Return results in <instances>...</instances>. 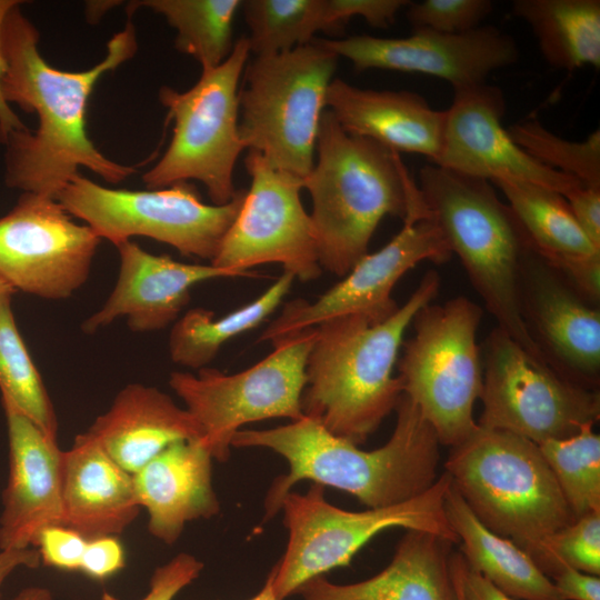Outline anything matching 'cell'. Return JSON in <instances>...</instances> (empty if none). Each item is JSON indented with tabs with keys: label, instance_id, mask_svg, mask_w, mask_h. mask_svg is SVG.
Masks as SVG:
<instances>
[{
	"label": "cell",
	"instance_id": "13",
	"mask_svg": "<svg viewBox=\"0 0 600 600\" xmlns=\"http://www.w3.org/2000/svg\"><path fill=\"white\" fill-rule=\"evenodd\" d=\"M480 427L536 444L577 434L600 418L599 389L578 384L496 327L484 342Z\"/></svg>",
	"mask_w": 600,
	"mask_h": 600
},
{
	"label": "cell",
	"instance_id": "44",
	"mask_svg": "<svg viewBox=\"0 0 600 600\" xmlns=\"http://www.w3.org/2000/svg\"><path fill=\"white\" fill-rule=\"evenodd\" d=\"M553 584L563 600H600V578L566 567Z\"/></svg>",
	"mask_w": 600,
	"mask_h": 600
},
{
	"label": "cell",
	"instance_id": "23",
	"mask_svg": "<svg viewBox=\"0 0 600 600\" xmlns=\"http://www.w3.org/2000/svg\"><path fill=\"white\" fill-rule=\"evenodd\" d=\"M326 108L348 132L371 139L396 152L438 158L443 139L446 111L434 110L410 91L360 89L333 79Z\"/></svg>",
	"mask_w": 600,
	"mask_h": 600
},
{
	"label": "cell",
	"instance_id": "10",
	"mask_svg": "<svg viewBox=\"0 0 600 600\" xmlns=\"http://www.w3.org/2000/svg\"><path fill=\"white\" fill-rule=\"evenodd\" d=\"M481 317V308L467 297L422 307L398 362L403 394L419 408L440 444L450 448L478 428L473 406L483 386L477 343Z\"/></svg>",
	"mask_w": 600,
	"mask_h": 600
},
{
	"label": "cell",
	"instance_id": "4",
	"mask_svg": "<svg viewBox=\"0 0 600 600\" xmlns=\"http://www.w3.org/2000/svg\"><path fill=\"white\" fill-rule=\"evenodd\" d=\"M317 161L302 179L322 269L344 277L368 253L386 216L402 220L423 200L398 152L346 131L324 110L317 137Z\"/></svg>",
	"mask_w": 600,
	"mask_h": 600
},
{
	"label": "cell",
	"instance_id": "15",
	"mask_svg": "<svg viewBox=\"0 0 600 600\" xmlns=\"http://www.w3.org/2000/svg\"><path fill=\"white\" fill-rule=\"evenodd\" d=\"M100 241L54 198L23 192L0 218V280L14 292L68 299L88 280Z\"/></svg>",
	"mask_w": 600,
	"mask_h": 600
},
{
	"label": "cell",
	"instance_id": "2",
	"mask_svg": "<svg viewBox=\"0 0 600 600\" xmlns=\"http://www.w3.org/2000/svg\"><path fill=\"white\" fill-rule=\"evenodd\" d=\"M394 411L390 439L371 451L307 417L272 429H241L231 444L267 448L287 460L288 472L278 477L267 493L268 518L280 511L283 498L302 480L346 491L369 509L389 507L427 491L437 480L440 459L433 428L406 394Z\"/></svg>",
	"mask_w": 600,
	"mask_h": 600
},
{
	"label": "cell",
	"instance_id": "18",
	"mask_svg": "<svg viewBox=\"0 0 600 600\" xmlns=\"http://www.w3.org/2000/svg\"><path fill=\"white\" fill-rule=\"evenodd\" d=\"M452 89V103L444 110L442 146L433 164L490 182H528L562 196L583 186L542 166L510 138L501 123L506 101L498 87L486 82Z\"/></svg>",
	"mask_w": 600,
	"mask_h": 600
},
{
	"label": "cell",
	"instance_id": "48",
	"mask_svg": "<svg viewBox=\"0 0 600 600\" xmlns=\"http://www.w3.org/2000/svg\"><path fill=\"white\" fill-rule=\"evenodd\" d=\"M250 600H278L272 590L270 576H268L262 589Z\"/></svg>",
	"mask_w": 600,
	"mask_h": 600
},
{
	"label": "cell",
	"instance_id": "19",
	"mask_svg": "<svg viewBox=\"0 0 600 600\" xmlns=\"http://www.w3.org/2000/svg\"><path fill=\"white\" fill-rule=\"evenodd\" d=\"M521 314L546 362L567 379L598 389L600 309L583 299L531 247L519 270Z\"/></svg>",
	"mask_w": 600,
	"mask_h": 600
},
{
	"label": "cell",
	"instance_id": "37",
	"mask_svg": "<svg viewBox=\"0 0 600 600\" xmlns=\"http://www.w3.org/2000/svg\"><path fill=\"white\" fill-rule=\"evenodd\" d=\"M492 9L489 0H424L410 2L407 19L413 30L456 34L480 27Z\"/></svg>",
	"mask_w": 600,
	"mask_h": 600
},
{
	"label": "cell",
	"instance_id": "32",
	"mask_svg": "<svg viewBox=\"0 0 600 600\" xmlns=\"http://www.w3.org/2000/svg\"><path fill=\"white\" fill-rule=\"evenodd\" d=\"M250 30V53L269 56L310 43L319 31L337 33L341 26L329 0H243Z\"/></svg>",
	"mask_w": 600,
	"mask_h": 600
},
{
	"label": "cell",
	"instance_id": "30",
	"mask_svg": "<svg viewBox=\"0 0 600 600\" xmlns=\"http://www.w3.org/2000/svg\"><path fill=\"white\" fill-rule=\"evenodd\" d=\"M491 183L502 191L530 247L548 264L567 258L600 254L582 232L561 193L517 180Z\"/></svg>",
	"mask_w": 600,
	"mask_h": 600
},
{
	"label": "cell",
	"instance_id": "36",
	"mask_svg": "<svg viewBox=\"0 0 600 600\" xmlns=\"http://www.w3.org/2000/svg\"><path fill=\"white\" fill-rule=\"evenodd\" d=\"M528 556L550 580L566 567L599 576L600 511L579 517L549 534Z\"/></svg>",
	"mask_w": 600,
	"mask_h": 600
},
{
	"label": "cell",
	"instance_id": "14",
	"mask_svg": "<svg viewBox=\"0 0 600 600\" xmlns=\"http://www.w3.org/2000/svg\"><path fill=\"white\" fill-rule=\"evenodd\" d=\"M244 166L250 188L210 263L247 276L256 266L279 263L294 279L316 280L322 268L311 218L300 197L302 179L274 169L252 150Z\"/></svg>",
	"mask_w": 600,
	"mask_h": 600
},
{
	"label": "cell",
	"instance_id": "21",
	"mask_svg": "<svg viewBox=\"0 0 600 600\" xmlns=\"http://www.w3.org/2000/svg\"><path fill=\"white\" fill-rule=\"evenodd\" d=\"M9 478L2 493L0 550L32 547L47 527L62 526L63 451L6 400Z\"/></svg>",
	"mask_w": 600,
	"mask_h": 600
},
{
	"label": "cell",
	"instance_id": "3",
	"mask_svg": "<svg viewBox=\"0 0 600 600\" xmlns=\"http://www.w3.org/2000/svg\"><path fill=\"white\" fill-rule=\"evenodd\" d=\"M439 287V274L429 270L408 300L383 321L343 316L316 326L301 397L304 417L337 437L363 443L403 393L399 377H393L403 336Z\"/></svg>",
	"mask_w": 600,
	"mask_h": 600
},
{
	"label": "cell",
	"instance_id": "50",
	"mask_svg": "<svg viewBox=\"0 0 600 600\" xmlns=\"http://www.w3.org/2000/svg\"><path fill=\"white\" fill-rule=\"evenodd\" d=\"M450 566H451V564H450ZM451 572H452L453 579H454V581H456V583H457V588H458V592H459V599L461 600V596H460V591H459L458 581H457V578H456V576H454L452 569H451Z\"/></svg>",
	"mask_w": 600,
	"mask_h": 600
},
{
	"label": "cell",
	"instance_id": "6",
	"mask_svg": "<svg viewBox=\"0 0 600 600\" xmlns=\"http://www.w3.org/2000/svg\"><path fill=\"white\" fill-rule=\"evenodd\" d=\"M444 468L478 520L527 553L576 520L539 446L518 434L478 424Z\"/></svg>",
	"mask_w": 600,
	"mask_h": 600
},
{
	"label": "cell",
	"instance_id": "47",
	"mask_svg": "<svg viewBox=\"0 0 600 600\" xmlns=\"http://www.w3.org/2000/svg\"><path fill=\"white\" fill-rule=\"evenodd\" d=\"M10 600H52V594L44 587H28Z\"/></svg>",
	"mask_w": 600,
	"mask_h": 600
},
{
	"label": "cell",
	"instance_id": "34",
	"mask_svg": "<svg viewBox=\"0 0 600 600\" xmlns=\"http://www.w3.org/2000/svg\"><path fill=\"white\" fill-rule=\"evenodd\" d=\"M592 428L539 444L576 519L600 511V436Z\"/></svg>",
	"mask_w": 600,
	"mask_h": 600
},
{
	"label": "cell",
	"instance_id": "27",
	"mask_svg": "<svg viewBox=\"0 0 600 600\" xmlns=\"http://www.w3.org/2000/svg\"><path fill=\"white\" fill-rule=\"evenodd\" d=\"M444 511L471 570L512 599L563 600L527 552L478 520L452 481L444 496Z\"/></svg>",
	"mask_w": 600,
	"mask_h": 600
},
{
	"label": "cell",
	"instance_id": "28",
	"mask_svg": "<svg viewBox=\"0 0 600 600\" xmlns=\"http://www.w3.org/2000/svg\"><path fill=\"white\" fill-rule=\"evenodd\" d=\"M512 13L530 26L551 67H600L599 0H516Z\"/></svg>",
	"mask_w": 600,
	"mask_h": 600
},
{
	"label": "cell",
	"instance_id": "22",
	"mask_svg": "<svg viewBox=\"0 0 600 600\" xmlns=\"http://www.w3.org/2000/svg\"><path fill=\"white\" fill-rule=\"evenodd\" d=\"M212 459L200 440L178 441L132 474L139 504L148 512V530L154 538L173 544L189 521L219 512Z\"/></svg>",
	"mask_w": 600,
	"mask_h": 600
},
{
	"label": "cell",
	"instance_id": "41",
	"mask_svg": "<svg viewBox=\"0 0 600 600\" xmlns=\"http://www.w3.org/2000/svg\"><path fill=\"white\" fill-rule=\"evenodd\" d=\"M123 567L124 551L117 537L107 536L88 540L80 571L94 579H104Z\"/></svg>",
	"mask_w": 600,
	"mask_h": 600
},
{
	"label": "cell",
	"instance_id": "26",
	"mask_svg": "<svg viewBox=\"0 0 600 600\" xmlns=\"http://www.w3.org/2000/svg\"><path fill=\"white\" fill-rule=\"evenodd\" d=\"M448 539L408 530L390 563L378 574L350 584L318 577L296 593L303 600H460L450 566Z\"/></svg>",
	"mask_w": 600,
	"mask_h": 600
},
{
	"label": "cell",
	"instance_id": "16",
	"mask_svg": "<svg viewBox=\"0 0 600 600\" xmlns=\"http://www.w3.org/2000/svg\"><path fill=\"white\" fill-rule=\"evenodd\" d=\"M452 252L424 202L403 220L402 229L383 248L363 256L344 279L316 301L296 299L284 304L280 316L262 332L258 341L277 339L327 320L343 316H362L380 322L399 306L391 293L396 283L422 261L444 263Z\"/></svg>",
	"mask_w": 600,
	"mask_h": 600
},
{
	"label": "cell",
	"instance_id": "25",
	"mask_svg": "<svg viewBox=\"0 0 600 600\" xmlns=\"http://www.w3.org/2000/svg\"><path fill=\"white\" fill-rule=\"evenodd\" d=\"M86 432L131 474L170 444L202 438L186 408L158 388L142 383L123 387Z\"/></svg>",
	"mask_w": 600,
	"mask_h": 600
},
{
	"label": "cell",
	"instance_id": "8",
	"mask_svg": "<svg viewBox=\"0 0 600 600\" xmlns=\"http://www.w3.org/2000/svg\"><path fill=\"white\" fill-rule=\"evenodd\" d=\"M339 57L314 39L258 56L244 68L239 133L277 170L303 179L314 164L320 120Z\"/></svg>",
	"mask_w": 600,
	"mask_h": 600
},
{
	"label": "cell",
	"instance_id": "12",
	"mask_svg": "<svg viewBox=\"0 0 600 600\" xmlns=\"http://www.w3.org/2000/svg\"><path fill=\"white\" fill-rule=\"evenodd\" d=\"M313 339L314 327L286 334L271 342L269 356L238 373L207 367L196 374L171 372L169 386L199 424L200 442L213 459L230 458L232 439L247 423L304 418L301 397Z\"/></svg>",
	"mask_w": 600,
	"mask_h": 600
},
{
	"label": "cell",
	"instance_id": "33",
	"mask_svg": "<svg viewBox=\"0 0 600 600\" xmlns=\"http://www.w3.org/2000/svg\"><path fill=\"white\" fill-rule=\"evenodd\" d=\"M13 293L0 294L1 400L14 406L47 436L58 441V418L12 311Z\"/></svg>",
	"mask_w": 600,
	"mask_h": 600
},
{
	"label": "cell",
	"instance_id": "39",
	"mask_svg": "<svg viewBox=\"0 0 600 600\" xmlns=\"http://www.w3.org/2000/svg\"><path fill=\"white\" fill-rule=\"evenodd\" d=\"M203 563L194 556L179 553L153 571L149 591L141 600H172L182 589L196 580Z\"/></svg>",
	"mask_w": 600,
	"mask_h": 600
},
{
	"label": "cell",
	"instance_id": "35",
	"mask_svg": "<svg viewBox=\"0 0 600 600\" xmlns=\"http://www.w3.org/2000/svg\"><path fill=\"white\" fill-rule=\"evenodd\" d=\"M510 138L542 166L570 176L583 186L600 189V131L584 141L563 139L537 119L514 123L507 129Z\"/></svg>",
	"mask_w": 600,
	"mask_h": 600
},
{
	"label": "cell",
	"instance_id": "20",
	"mask_svg": "<svg viewBox=\"0 0 600 600\" xmlns=\"http://www.w3.org/2000/svg\"><path fill=\"white\" fill-rule=\"evenodd\" d=\"M119 271L104 303L81 324L93 334L118 319L133 332H152L172 326L201 282L247 274L209 264L184 263L150 253L129 240L118 244Z\"/></svg>",
	"mask_w": 600,
	"mask_h": 600
},
{
	"label": "cell",
	"instance_id": "46",
	"mask_svg": "<svg viewBox=\"0 0 600 600\" xmlns=\"http://www.w3.org/2000/svg\"><path fill=\"white\" fill-rule=\"evenodd\" d=\"M41 562L36 548L0 550V587L3 581L18 568L36 569Z\"/></svg>",
	"mask_w": 600,
	"mask_h": 600
},
{
	"label": "cell",
	"instance_id": "38",
	"mask_svg": "<svg viewBox=\"0 0 600 600\" xmlns=\"http://www.w3.org/2000/svg\"><path fill=\"white\" fill-rule=\"evenodd\" d=\"M88 539L64 526L44 528L33 547L40 553L41 562L64 570H80Z\"/></svg>",
	"mask_w": 600,
	"mask_h": 600
},
{
	"label": "cell",
	"instance_id": "7",
	"mask_svg": "<svg viewBox=\"0 0 600 600\" xmlns=\"http://www.w3.org/2000/svg\"><path fill=\"white\" fill-rule=\"evenodd\" d=\"M451 481L444 471L423 493L364 511H348L331 504L319 483H312L306 493L290 491L280 509L288 543L269 573L276 598L284 600L307 581L348 567L356 553L386 529L426 531L458 543L444 511V496Z\"/></svg>",
	"mask_w": 600,
	"mask_h": 600
},
{
	"label": "cell",
	"instance_id": "9",
	"mask_svg": "<svg viewBox=\"0 0 600 600\" xmlns=\"http://www.w3.org/2000/svg\"><path fill=\"white\" fill-rule=\"evenodd\" d=\"M250 54L247 37L234 41L218 67L202 70L188 90L163 86L160 102L173 122L172 138L160 160L143 176L148 189L197 180L212 204H226L237 193L233 169L246 149L239 133V79Z\"/></svg>",
	"mask_w": 600,
	"mask_h": 600
},
{
	"label": "cell",
	"instance_id": "17",
	"mask_svg": "<svg viewBox=\"0 0 600 600\" xmlns=\"http://www.w3.org/2000/svg\"><path fill=\"white\" fill-rule=\"evenodd\" d=\"M358 71L386 69L418 72L447 80L452 88L487 82L494 71L519 59L514 39L492 26L464 33H441L416 29L406 38L354 36L319 39Z\"/></svg>",
	"mask_w": 600,
	"mask_h": 600
},
{
	"label": "cell",
	"instance_id": "49",
	"mask_svg": "<svg viewBox=\"0 0 600 600\" xmlns=\"http://www.w3.org/2000/svg\"><path fill=\"white\" fill-rule=\"evenodd\" d=\"M8 292L14 293V291L9 286H7L3 281L0 280V294Z\"/></svg>",
	"mask_w": 600,
	"mask_h": 600
},
{
	"label": "cell",
	"instance_id": "42",
	"mask_svg": "<svg viewBox=\"0 0 600 600\" xmlns=\"http://www.w3.org/2000/svg\"><path fill=\"white\" fill-rule=\"evenodd\" d=\"M563 197L584 236L600 250V189L579 186Z\"/></svg>",
	"mask_w": 600,
	"mask_h": 600
},
{
	"label": "cell",
	"instance_id": "31",
	"mask_svg": "<svg viewBox=\"0 0 600 600\" xmlns=\"http://www.w3.org/2000/svg\"><path fill=\"white\" fill-rule=\"evenodd\" d=\"M148 8L177 30L178 51L193 57L202 70L220 66L231 53L233 21L241 0H142L127 6L128 14Z\"/></svg>",
	"mask_w": 600,
	"mask_h": 600
},
{
	"label": "cell",
	"instance_id": "24",
	"mask_svg": "<svg viewBox=\"0 0 600 600\" xmlns=\"http://www.w3.org/2000/svg\"><path fill=\"white\" fill-rule=\"evenodd\" d=\"M62 526L86 539L121 534L139 516L132 474L87 432L63 451Z\"/></svg>",
	"mask_w": 600,
	"mask_h": 600
},
{
	"label": "cell",
	"instance_id": "11",
	"mask_svg": "<svg viewBox=\"0 0 600 600\" xmlns=\"http://www.w3.org/2000/svg\"><path fill=\"white\" fill-rule=\"evenodd\" d=\"M246 191L238 190L226 204H208L189 181L149 190L111 189L78 172L56 200L114 247L132 237H146L183 256L211 262L241 209Z\"/></svg>",
	"mask_w": 600,
	"mask_h": 600
},
{
	"label": "cell",
	"instance_id": "1",
	"mask_svg": "<svg viewBox=\"0 0 600 600\" xmlns=\"http://www.w3.org/2000/svg\"><path fill=\"white\" fill-rule=\"evenodd\" d=\"M20 3L8 12L2 27L6 70L1 91L8 103L36 113L38 127L7 139L6 183L56 199L80 167L106 182L123 181L136 172L134 167L110 160L94 146L87 132L86 113L98 80L136 54L133 24L127 22L113 34L98 64L84 71H63L41 56L39 32L21 12Z\"/></svg>",
	"mask_w": 600,
	"mask_h": 600
},
{
	"label": "cell",
	"instance_id": "43",
	"mask_svg": "<svg viewBox=\"0 0 600 600\" xmlns=\"http://www.w3.org/2000/svg\"><path fill=\"white\" fill-rule=\"evenodd\" d=\"M450 564L458 581L461 600H516L471 570L460 552H452Z\"/></svg>",
	"mask_w": 600,
	"mask_h": 600
},
{
	"label": "cell",
	"instance_id": "40",
	"mask_svg": "<svg viewBox=\"0 0 600 600\" xmlns=\"http://www.w3.org/2000/svg\"><path fill=\"white\" fill-rule=\"evenodd\" d=\"M332 12L343 27L353 17L363 18L371 27L387 28L408 0H329Z\"/></svg>",
	"mask_w": 600,
	"mask_h": 600
},
{
	"label": "cell",
	"instance_id": "45",
	"mask_svg": "<svg viewBox=\"0 0 600 600\" xmlns=\"http://www.w3.org/2000/svg\"><path fill=\"white\" fill-rule=\"evenodd\" d=\"M20 1L0 0V141L6 143L10 134L17 131L28 130L19 117L12 111L10 104L4 100L1 91V81L6 70V62L2 52V27L8 12Z\"/></svg>",
	"mask_w": 600,
	"mask_h": 600
},
{
	"label": "cell",
	"instance_id": "29",
	"mask_svg": "<svg viewBox=\"0 0 600 600\" xmlns=\"http://www.w3.org/2000/svg\"><path fill=\"white\" fill-rule=\"evenodd\" d=\"M294 277L284 272L250 303L216 318L202 307L186 311L173 324L169 336V354L173 363L189 368L207 367L229 340L261 324L289 293Z\"/></svg>",
	"mask_w": 600,
	"mask_h": 600
},
{
	"label": "cell",
	"instance_id": "5",
	"mask_svg": "<svg viewBox=\"0 0 600 600\" xmlns=\"http://www.w3.org/2000/svg\"><path fill=\"white\" fill-rule=\"evenodd\" d=\"M418 187L497 327L546 362L521 314L519 270L530 244L510 207L499 200L490 181L433 163L420 170Z\"/></svg>",
	"mask_w": 600,
	"mask_h": 600
}]
</instances>
